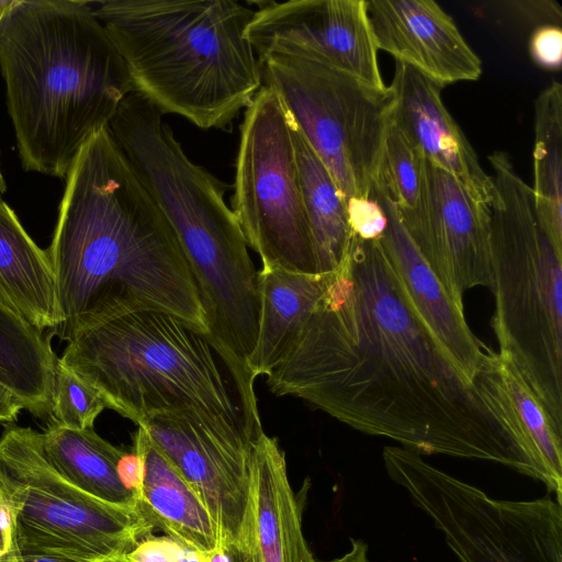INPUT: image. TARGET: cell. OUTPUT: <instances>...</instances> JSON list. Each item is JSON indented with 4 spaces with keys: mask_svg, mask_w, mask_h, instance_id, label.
<instances>
[{
    "mask_svg": "<svg viewBox=\"0 0 562 562\" xmlns=\"http://www.w3.org/2000/svg\"><path fill=\"white\" fill-rule=\"evenodd\" d=\"M267 383L420 456L495 462L547 484L425 324L379 239L352 236Z\"/></svg>",
    "mask_w": 562,
    "mask_h": 562,
    "instance_id": "cell-1",
    "label": "cell"
},
{
    "mask_svg": "<svg viewBox=\"0 0 562 562\" xmlns=\"http://www.w3.org/2000/svg\"><path fill=\"white\" fill-rule=\"evenodd\" d=\"M63 316L78 331L138 311H157L205 335L200 293L178 238L108 126L79 151L67 176L46 249Z\"/></svg>",
    "mask_w": 562,
    "mask_h": 562,
    "instance_id": "cell-2",
    "label": "cell"
},
{
    "mask_svg": "<svg viewBox=\"0 0 562 562\" xmlns=\"http://www.w3.org/2000/svg\"><path fill=\"white\" fill-rule=\"evenodd\" d=\"M0 69L23 168L59 178L134 91L89 1H0Z\"/></svg>",
    "mask_w": 562,
    "mask_h": 562,
    "instance_id": "cell-3",
    "label": "cell"
},
{
    "mask_svg": "<svg viewBox=\"0 0 562 562\" xmlns=\"http://www.w3.org/2000/svg\"><path fill=\"white\" fill-rule=\"evenodd\" d=\"M93 12L123 57L134 92L162 114L226 130L262 87L244 33L254 10L234 0H105Z\"/></svg>",
    "mask_w": 562,
    "mask_h": 562,
    "instance_id": "cell-4",
    "label": "cell"
},
{
    "mask_svg": "<svg viewBox=\"0 0 562 562\" xmlns=\"http://www.w3.org/2000/svg\"><path fill=\"white\" fill-rule=\"evenodd\" d=\"M490 201L493 328L499 356L528 385L562 434V254L548 236L531 186L496 150Z\"/></svg>",
    "mask_w": 562,
    "mask_h": 562,
    "instance_id": "cell-5",
    "label": "cell"
},
{
    "mask_svg": "<svg viewBox=\"0 0 562 562\" xmlns=\"http://www.w3.org/2000/svg\"><path fill=\"white\" fill-rule=\"evenodd\" d=\"M60 359L108 408L137 425L151 415L189 408L245 424L212 346L173 315L138 311L94 324L68 340Z\"/></svg>",
    "mask_w": 562,
    "mask_h": 562,
    "instance_id": "cell-6",
    "label": "cell"
},
{
    "mask_svg": "<svg viewBox=\"0 0 562 562\" xmlns=\"http://www.w3.org/2000/svg\"><path fill=\"white\" fill-rule=\"evenodd\" d=\"M148 192L175 232L203 305L205 338L224 362L234 386L255 382L249 361L260 322V276L224 187L191 161L170 165Z\"/></svg>",
    "mask_w": 562,
    "mask_h": 562,
    "instance_id": "cell-7",
    "label": "cell"
},
{
    "mask_svg": "<svg viewBox=\"0 0 562 562\" xmlns=\"http://www.w3.org/2000/svg\"><path fill=\"white\" fill-rule=\"evenodd\" d=\"M382 458L390 479L434 521L459 562H562L558 499H495L403 447H384Z\"/></svg>",
    "mask_w": 562,
    "mask_h": 562,
    "instance_id": "cell-8",
    "label": "cell"
},
{
    "mask_svg": "<svg viewBox=\"0 0 562 562\" xmlns=\"http://www.w3.org/2000/svg\"><path fill=\"white\" fill-rule=\"evenodd\" d=\"M259 63L263 86L278 93L346 201L370 198L393 123L390 87L378 89L292 56L270 55Z\"/></svg>",
    "mask_w": 562,
    "mask_h": 562,
    "instance_id": "cell-9",
    "label": "cell"
},
{
    "mask_svg": "<svg viewBox=\"0 0 562 562\" xmlns=\"http://www.w3.org/2000/svg\"><path fill=\"white\" fill-rule=\"evenodd\" d=\"M0 471L18 504L20 553H56L86 562L122 559L153 535L135 508L100 501L65 480L47 460L41 432L7 426Z\"/></svg>",
    "mask_w": 562,
    "mask_h": 562,
    "instance_id": "cell-10",
    "label": "cell"
},
{
    "mask_svg": "<svg viewBox=\"0 0 562 562\" xmlns=\"http://www.w3.org/2000/svg\"><path fill=\"white\" fill-rule=\"evenodd\" d=\"M232 205L262 269L321 274L288 113L278 93L263 85L240 125Z\"/></svg>",
    "mask_w": 562,
    "mask_h": 562,
    "instance_id": "cell-11",
    "label": "cell"
},
{
    "mask_svg": "<svg viewBox=\"0 0 562 562\" xmlns=\"http://www.w3.org/2000/svg\"><path fill=\"white\" fill-rule=\"evenodd\" d=\"M142 425L206 507L225 550L235 540L248 496L259 435L218 413L189 408L145 418Z\"/></svg>",
    "mask_w": 562,
    "mask_h": 562,
    "instance_id": "cell-12",
    "label": "cell"
},
{
    "mask_svg": "<svg viewBox=\"0 0 562 562\" xmlns=\"http://www.w3.org/2000/svg\"><path fill=\"white\" fill-rule=\"evenodd\" d=\"M244 36L262 59L284 55L342 71L383 89L378 46L367 0H290L266 2Z\"/></svg>",
    "mask_w": 562,
    "mask_h": 562,
    "instance_id": "cell-13",
    "label": "cell"
},
{
    "mask_svg": "<svg viewBox=\"0 0 562 562\" xmlns=\"http://www.w3.org/2000/svg\"><path fill=\"white\" fill-rule=\"evenodd\" d=\"M426 263L456 305L475 286L492 289L488 207L451 175L425 158L420 195L413 210H398Z\"/></svg>",
    "mask_w": 562,
    "mask_h": 562,
    "instance_id": "cell-14",
    "label": "cell"
},
{
    "mask_svg": "<svg viewBox=\"0 0 562 562\" xmlns=\"http://www.w3.org/2000/svg\"><path fill=\"white\" fill-rule=\"evenodd\" d=\"M379 50L445 87L475 81L482 60L434 0H367Z\"/></svg>",
    "mask_w": 562,
    "mask_h": 562,
    "instance_id": "cell-15",
    "label": "cell"
},
{
    "mask_svg": "<svg viewBox=\"0 0 562 562\" xmlns=\"http://www.w3.org/2000/svg\"><path fill=\"white\" fill-rule=\"evenodd\" d=\"M226 551L231 562H311L313 558L285 454L278 440L265 432L256 443L241 522Z\"/></svg>",
    "mask_w": 562,
    "mask_h": 562,
    "instance_id": "cell-16",
    "label": "cell"
},
{
    "mask_svg": "<svg viewBox=\"0 0 562 562\" xmlns=\"http://www.w3.org/2000/svg\"><path fill=\"white\" fill-rule=\"evenodd\" d=\"M389 87L394 95V126L427 160L451 175L476 202L487 206L493 194L492 178L445 106L442 87L401 63H396Z\"/></svg>",
    "mask_w": 562,
    "mask_h": 562,
    "instance_id": "cell-17",
    "label": "cell"
},
{
    "mask_svg": "<svg viewBox=\"0 0 562 562\" xmlns=\"http://www.w3.org/2000/svg\"><path fill=\"white\" fill-rule=\"evenodd\" d=\"M370 198L382 205L387 226L379 239L396 269L412 302L453 363L472 382L485 346L470 329L463 308L450 299L408 236L396 204L374 184Z\"/></svg>",
    "mask_w": 562,
    "mask_h": 562,
    "instance_id": "cell-18",
    "label": "cell"
},
{
    "mask_svg": "<svg viewBox=\"0 0 562 562\" xmlns=\"http://www.w3.org/2000/svg\"><path fill=\"white\" fill-rule=\"evenodd\" d=\"M474 384L544 474L547 488L561 502L562 434L557 431L541 403L513 366L487 347Z\"/></svg>",
    "mask_w": 562,
    "mask_h": 562,
    "instance_id": "cell-19",
    "label": "cell"
},
{
    "mask_svg": "<svg viewBox=\"0 0 562 562\" xmlns=\"http://www.w3.org/2000/svg\"><path fill=\"white\" fill-rule=\"evenodd\" d=\"M133 450L144 465L137 499L143 516L154 529L187 547L205 554L215 550L216 528L206 507L142 425Z\"/></svg>",
    "mask_w": 562,
    "mask_h": 562,
    "instance_id": "cell-20",
    "label": "cell"
},
{
    "mask_svg": "<svg viewBox=\"0 0 562 562\" xmlns=\"http://www.w3.org/2000/svg\"><path fill=\"white\" fill-rule=\"evenodd\" d=\"M0 302L41 331L61 324L54 272L46 250L0 199Z\"/></svg>",
    "mask_w": 562,
    "mask_h": 562,
    "instance_id": "cell-21",
    "label": "cell"
},
{
    "mask_svg": "<svg viewBox=\"0 0 562 562\" xmlns=\"http://www.w3.org/2000/svg\"><path fill=\"white\" fill-rule=\"evenodd\" d=\"M260 322L249 361L254 379L268 375L289 352L325 292L328 273L261 269Z\"/></svg>",
    "mask_w": 562,
    "mask_h": 562,
    "instance_id": "cell-22",
    "label": "cell"
},
{
    "mask_svg": "<svg viewBox=\"0 0 562 562\" xmlns=\"http://www.w3.org/2000/svg\"><path fill=\"white\" fill-rule=\"evenodd\" d=\"M288 119L318 272L329 273L345 258L353 236L348 223L346 199L289 113Z\"/></svg>",
    "mask_w": 562,
    "mask_h": 562,
    "instance_id": "cell-23",
    "label": "cell"
},
{
    "mask_svg": "<svg viewBox=\"0 0 562 562\" xmlns=\"http://www.w3.org/2000/svg\"><path fill=\"white\" fill-rule=\"evenodd\" d=\"M41 437L47 460L65 480L100 501L138 509L136 498L122 485L116 471L124 450L93 428L78 430L52 423Z\"/></svg>",
    "mask_w": 562,
    "mask_h": 562,
    "instance_id": "cell-24",
    "label": "cell"
},
{
    "mask_svg": "<svg viewBox=\"0 0 562 562\" xmlns=\"http://www.w3.org/2000/svg\"><path fill=\"white\" fill-rule=\"evenodd\" d=\"M57 359L49 336L0 302V381L40 418L50 415Z\"/></svg>",
    "mask_w": 562,
    "mask_h": 562,
    "instance_id": "cell-25",
    "label": "cell"
},
{
    "mask_svg": "<svg viewBox=\"0 0 562 562\" xmlns=\"http://www.w3.org/2000/svg\"><path fill=\"white\" fill-rule=\"evenodd\" d=\"M531 186L540 221L562 254V85L553 81L535 101Z\"/></svg>",
    "mask_w": 562,
    "mask_h": 562,
    "instance_id": "cell-26",
    "label": "cell"
},
{
    "mask_svg": "<svg viewBox=\"0 0 562 562\" xmlns=\"http://www.w3.org/2000/svg\"><path fill=\"white\" fill-rule=\"evenodd\" d=\"M425 157L392 123L383 148L378 178L401 211L416 207L424 178Z\"/></svg>",
    "mask_w": 562,
    "mask_h": 562,
    "instance_id": "cell-27",
    "label": "cell"
},
{
    "mask_svg": "<svg viewBox=\"0 0 562 562\" xmlns=\"http://www.w3.org/2000/svg\"><path fill=\"white\" fill-rule=\"evenodd\" d=\"M105 407L100 394L58 358L50 409L53 423L78 430L93 428Z\"/></svg>",
    "mask_w": 562,
    "mask_h": 562,
    "instance_id": "cell-28",
    "label": "cell"
},
{
    "mask_svg": "<svg viewBox=\"0 0 562 562\" xmlns=\"http://www.w3.org/2000/svg\"><path fill=\"white\" fill-rule=\"evenodd\" d=\"M348 223L353 236L378 240L384 234L387 218L382 205L374 198H350L346 201Z\"/></svg>",
    "mask_w": 562,
    "mask_h": 562,
    "instance_id": "cell-29",
    "label": "cell"
},
{
    "mask_svg": "<svg viewBox=\"0 0 562 562\" xmlns=\"http://www.w3.org/2000/svg\"><path fill=\"white\" fill-rule=\"evenodd\" d=\"M18 504L12 487L0 471V562H20Z\"/></svg>",
    "mask_w": 562,
    "mask_h": 562,
    "instance_id": "cell-30",
    "label": "cell"
},
{
    "mask_svg": "<svg viewBox=\"0 0 562 562\" xmlns=\"http://www.w3.org/2000/svg\"><path fill=\"white\" fill-rule=\"evenodd\" d=\"M529 54L536 65L546 70H559L562 64L561 26L546 24L532 30Z\"/></svg>",
    "mask_w": 562,
    "mask_h": 562,
    "instance_id": "cell-31",
    "label": "cell"
},
{
    "mask_svg": "<svg viewBox=\"0 0 562 562\" xmlns=\"http://www.w3.org/2000/svg\"><path fill=\"white\" fill-rule=\"evenodd\" d=\"M116 471L122 485L132 493L137 501L144 472L140 456L133 449L131 452L123 451L117 461Z\"/></svg>",
    "mask_w": 562,
    "mask_h": 562,
    "instance_id": "cell-32",
    "label": "cell"
},
{
    "mask_svg": "<svg viewBox=\"0 0 562 562\" xmlns=\"http://www.w3.org/2000/svg\"><path fill=\"white\" fill-rule=\"evenodd\" d=\"M22 409L24 407L20 398L0 381V422L11 423L16 420Z\"/></svg>",
    "mask_w": 562,
    "mask_h": 562,
    "instance_id": "cell-33",
    "label": "cell"
},
{
    "mask_svg": "<svg viewBox=\"0 0 562 562\" xmlns=\"http://www.w3.org/2000/svg\"><path fill=\"white\" fill-rule=\"evenodd\" d=\"M351 548L342 557L330 560L319 561L314 557L311 562H370L368 558V544L360 539H350Z\"/></svg>",
    "mask_w": 562,
    "mask_h": 562,
    "instance_id": "cell-34",
    "label": "cell"
},
{
    "mask_svg": "<svg viewBox=\"0 0 562 562\" xmlns=\"http://www.w3.org/2000/svg\"><path fill=\"white\" fill-rule=\"evenodd\" d=\"M20 562H86L56 553H21Z\"/></svg>",
    "mask_w": 562,
    "mask_h": 562,
    "instance_id": "cell-35",
    "label": "cell"
},
{
    "mask_svg": "<svg viewBox=\"0 0 562 562\" xmlns=\"http://www.w3.org/2000/svg\"><path fill=\"white\" fill-rule=\"evenodd\" d=\"M206 562H231L227 551L223 547L206 554Z\"/></svg>",
    "mask_w": 562,
    "mask_h": 562,
    "instance_id": "cell-36",
    "label": "cell"
},
{
    "mask_svg": "<svg viewBox=\"0 0 562 562\" xmlns=\"http://www.w3.org/2000/svg\"><path fill=\"white\" fill-rule=\"evenodd\" d=\"M5 189H7V186H5V181L3 179L1 167H0V199H1L2 194L5 192Z\"/></svg>",
    "mask_w": 562,
    "mask_h": 562,
    "instance_id": "cell-37",
    "label": "cell"
},
{
    "mask_svg": "<svg viewBox=\"0 0 562 562\" xmlns=\"http://www.w3.org/2000/svg\"><path fill=\"white\" fill-rule=\"evenodd\" d=\"M102 562H127L125 559H114V560H106V561H102Z\"/></svg>",
    "mask_w": 562,
    "mask_h": 562,
    "instance_id": "cell-38",
    "label": "cell"
}]
</instances>
